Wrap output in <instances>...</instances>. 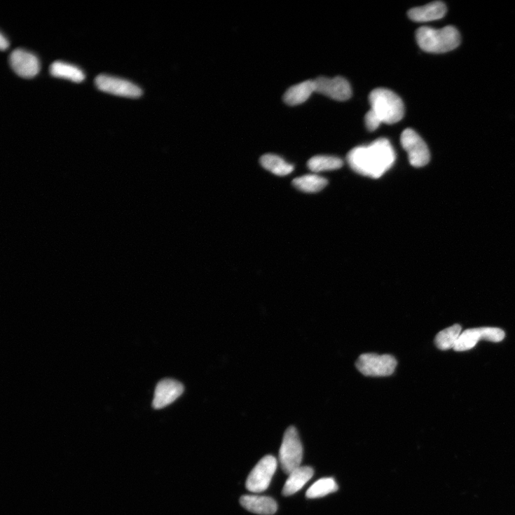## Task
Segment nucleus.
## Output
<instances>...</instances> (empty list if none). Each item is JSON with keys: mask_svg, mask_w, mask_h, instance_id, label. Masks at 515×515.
<instances>
[{"mask_svg": "<svg viewBox=\"0 0 515 515\" xmlns=\"http://www.w3.org/2000/svg\"><path fill=\"white\" fill-rule=\"evenodd\" d=\"M328 181L323 177L317 175H305L295 179L293 181L294 186L304 193H317L324 189Z\"/></svg>", "mask_w": 515, "mask_h": 515, "instance_id": "nucleus-18", "label": "nucleus"}, {"mask_svg": "<svg viewBox=\"0 0 515 515\" xmlns=\"http://www.w3.org/2000/svg\"><path fill=\"white\" fill-rule=\"evenodd\" d=\"M10 63L15 74L24 78H32L41 70L37 56L23 49H16L11 53Z\"/></svg>", "mask_w": 515, "mask_h": 515, "instance_id": "nucleus-10", "label": "nucleus"}, {"mask_svg": "<svg viewBox=\"0 0 515 515\" xmlns=\"http://www.w3.org/2000/svg\"><path fill=\"white\" fill-rule=\"evenodd\" d=\"M364 121L366 128L371 132L376 130L382 124L379 118L371 110L366 114Z\"/></svg>", "mask_w": 515, "mask_h": 515, "instance_id": "nucleus-24", "label": "nucleus"}, {"mask_svg": "<svg viewBox=\"0 0 515 515\" xmlns=\"http://www.w3.org/2000/svg\"><path fill=\"white\" fill-rule=\"evenodd\" d=\"M95 85L99 90L118 96L136 98L143 94L142 90L134 83L111 76H98Z\"/></svg>", "mask_w": 515, "mask_h": 515, "instance_id": "nucleus-8", "label": "nucleus"}, {"mask_svg": "<svg viewBox=\"0 0 515 515\" xmlns=\"http://www.w3.org/2000/svg\"><path fill=\"white\" fill-rule=\"evenodd\" d=\"M314 469L310 467H299L289 475L283 488L284 496H291L301 490L314 476Z\"/></svg>", "mask_w": 515, "mask_h": 515, "instance_id": "nucleus-14", "label": "nucleus"}, {"mask_svg": "<svg viewBox=\"0 0 515 515\" xmlns=\"http://www.w3.org/2000/svg\"><path fill=\"white\" fill-rule=\"evenodd\" d=\"M396 359L390 355L363 354L357 361L358 370L367 376H388L397 367Z\"/></svg>", "mask_w": 515, "mask_h": 515, "instance_id": "nucleus-5", "label": "nucleus"}, {"mask_svg": "<svg viewBox=\"0 0 515 515\" xmlns=\"http://www.w3.org/2000/svg\"><path fill=\"white\" fill-rule=\"evenodd\" d=\"M263 168L278 177H286L292 173L294 166L277 155L266 154L260 158Z\"/></svg>", "mask_w": 515, "mask_h": 515, "instance_id": "nucleus-17", "label": "nucleus"}, {"mask_svg": "<svg viewBox=\"0 0 515 515\" xmlns=\"http://www.w3.org/2000/svg\"><path fill=\"white\" fill-rule=\"evenodd\" d=\"M480 340H482V335H481L479 328L465 330L461 333L454 350L456 352L472 350Z\"/></svg>", "mask_w": 515, "mask_h": 515, "instance_id": "nucleus-22", "label": "nucleus"}, {"mask_svg": "<svg viewBox=\"0 0 515 515\" xmlns=\"http://www.w3.org/2000/svg\"><path fill=\"white\" fill-rule=\"evenodd\" d=\"M416 40L423 51L440 54L458 48L461 43V36L458 29L451 25L441 29L422 27L416 32Z\"/></svg>", "mask_w": 515, "mask_h": 515, "instance_id": "nucleus-2", "label": "nucleus"}, {"mask_svg": "<svg viewBox=\"0 0 515 515\" xmlns=\"http://www.w3.org/2000/svg\"><path fill=\"white\" fill-rule=\"evenodd\" d=\"M50 74L56 78L81 83L85 78L84 73L76 65L62 61L54 62L50 67Z\"/></svg>", "mask_w": 515, "mask_h": 515, "instance_id": "nucleus-16", "label": "nucleus"}, {"mask_svg": "<svg viewBox=\"0 0 515 515\" xmlns=\"http://www.w3.org/2000/svg\"><path fill=\"white\" fill-rule=\"evenodd\" d=\"M240 502L248 511L261 515H272L278 509L274 500L265 496L245 495L240 497Z\"/></svg>", "mask_w": 515, "mask_h": 515, "instance_id": "nucleus-13", "label": "nucleus"}, {"mask_svg": "<svg viewBox=\"0 0 515 515\" xmlns=\"http://www.w3.org/2000/svg\"><path fill=\"white\" fill-rule=\"evenodd\" d=\"M371 111L382 123L394 124L404 116L402 99L394 92L386 88H376L369 96Z\"/></svg>", "mask_w": 515, "mask_h": 515, "instance_id": "nucleus-3", "label": "nucleus"}, {"mask_svg": "<svg viewBox=\"0 0 515 515\" xmlns=\"http://www.w3.org/2000/svg\"><path fill=\"white\" fill-rule=\"evenodd\" d=\"M184 392V387L181 383L171 379L163 380L156 387L153 407L163 408L174 402Z\"/></svg>", "mask_w": 515, "mask_h": 515, "instance_id": "nucleus-11", "label": "nucleus"}, {"mask_svg": "<svg viewBox=\"0 0 515 515\" xmlns=\"http://www.w3.org/2000/svg\"><path fill=\"white\" fill-rule=\"evenodd\" d=\"M342 165V160L334 156H317L312 158L308 162V168L315 173L337 170Z\"/></svg>", "mask_w": 515, "mask_h": 515, "instance_id": "nucleus-21", "label": "nucleus"}, {"mask_svg": "<svg viewBox=\"0 0 515 515\" xmlns=\"http://www.w3.org/2000/svg\"><path fill=\"white\" fill-rule=\"evenodd\" d=\"M9 47V42L6 39V38L4 36V34H1V36H0V48L3 51L7 50Z\"/></svg>", "mask_w": 515, "mask_h": 515, "instance_id": "nucleus-25", "label": "nucleus"}, {"mask_svg": "<svg viewBox=\"0 0 515 515\" xmlns=\"http://www.w3.org/2000/svg\"><path fill=\"white\" fill-rule=\"evenodd\" d=\"M446 13L445 4L440 1L432 2L423 7L411 9L408 12L410 20L417 22H427L443 18Z\"/></svg>", "mask_w": 515, "mask_h": 515, "instance_id": "nucleus-12", "label": "nucleus"}, {"mask_svg": "<svg viewBox=\"0 0 515 515\" xmlns=\"http://www.w3.org/2000/svg\"><path fill=\"white\" fill-rule=\"evenodd\" d=\"M303 459V446L297 430L294 427L285 432L280 451V461L283 471L291 474L301 467Z\"/></svg>", "mask_w": 515, "mask_h": 515, "instance_id": "nucleus-4", "label": "nucleus"}, {"mask_svg": "<svg viewBox=\"0 0 515 515\" xmlns=\"http://www.w3.org/2000/svg\"><path fill=\"white\" fill-rule=\"evenodd\" d=\"M461 331L462 327L458 324L441 331L434 340L436 346L441 350L454 349Z\"/></svg>", "mask_w": 515, "mask_h": 515, "instance_id": "nucleus-19", "label": "nucleus"}, {"mask_svg": "<svg viewBox=\"0 0 515 515\" xmlns=\"http://www.w3.org/2000/svg\"><path fill=\"white\" fill-rule=\"evenodd\" d=\"M395 152L389 140L377 139L369 146L353 149L348 161L356 173L371 179L382 177L394 165Z\"/></svg>", "mask_w": 515, "mask_h": 515, "instance_id": "nucleus-1", "label": "nucleus"}, {"mask_svg": "<svg viewBox=\"0 0 515 515\" xmlns=\"http://www.w3.org/2000/svg\"><path fill=\"white\" fill-rule=\"evenodd\" d=\"M401 144L407 153L408 161L412 166L421 167L429 163L430 153L428 146L413 129L406 128L403 131Z\"/></svg>", "mask_w": 515, "mask_h": 515, "instance_id": "nucleus-6", "label": "nucleus"}, {"mask_svg": "<svg viewBox=\"0 0 515 515\" xmlns=\"http://www.w3.org/2000/svg\"><path fill=\"white\" fill-rule=\"evenodd\" d=\"M315 92V81H306L290 88L284 95V101L291 107L301 105Z\"/></svg>", "mask_w": 515, "mask_h": 515, "instance_id": "nucleus-15", "label": "nucleus"}, {"mask_svg": "<svg viewBox=\"0 0 515 515\" xmlns=\"http://www.w3.org/2000/svg\"><path fill=\"white\" fill-rule=\"evenodd\" d=\"M482 340L492 342H500L505 336L504 331L498 328L482 327L479 328Z\"/></svg>", "mask_w": 515, "mask_h": 515, "instance_id": "nucleus-23", "label": "nucleus"}, {"mask_svg": "<svg viewBox=\"0 0 515 515\" xmlns=\"http://www.w3.org/2000/svg\"><path fill=\"white\" fill-rule=\"evenodd\" d=\"M338 490L336 481L331 477L322 478L317 481L305 494L306 497L315 499L324 497Z\"/></svg>", "mask_w": 515, "mask_h": 515, "instance_id": "nucleus-20", "label": "nucleus"}, {"mask_svg": "<svg viewBox=\"0 0 515 515\" xmlns=\"http://www.w3.org/2000/svg\"><path fill=\"white\" fill-rule=\"evenodd\" d=\"M277 468L276 458L271 455L263 458L248 476L246 484L247 490L254 493L266 490Z\"/></svg>", "mask_w": 515, "mask_h": 515, "instance_id": "nucleus-7", "label": "nucleus"}, {"mask_svg": "<svg viewBox=\"0 0 515 515\" xmlns=\"http://www.w3.org/2000/svg\"><path fill=\"white\" fill-rule=\"evenodd\" d=\"M316 92L338 101L349 99L352 95L350 83L342 77H320L315 80Z\"/></svg>", "mask_w": 515, "mask_h": 515, "instance_id": "nucleus-9", "label": "nucleus"}]
</instances>
